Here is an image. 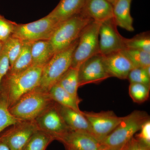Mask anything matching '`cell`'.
Wrapping results in <instances>:
<instances>
[{
    "instance_id": "7a4b0ae2",
    "label": "cell",
    "mask_w": 150,
    "mask_h": 150,
    "mask_svg": "<svg viewBox=\"0 0 150 150\" xmlns=\"http://www.w3.org/2000/svg\"><path fill=\"white\" fill-rule=\"evenodd\" d=\"M54 103L48 92L35 88L23 95L8 109L19 120L33 121Z\"/></svg>"
},
{
    "instance_id": "5b68a950",
    "label": "cell",
    "mask_w": 150,
    "mask_h": 150,
    "mask_svg": "<svg viewBox=\"0 0 150 150\" xmlns=\"http://www.w3.org/2000/svg\"><path fill=\"white\" fill-rule=\"evenodd\" d=\"M92 21H93L80 13L59 23L49 40L54 54L71 45L79 38L82 30Z\"/></svg>"
},
{
    "instance_id": "f546056e",
    "label": "cell",
    "mask_w": 150,
    "mask_h": 150,
    "mask_svg": "<svg viewBox=\"0 0 150 150\" xmlns=\"http://www.w3.org/2000/svg\"><path fill=\"white\" fill-rule=\"evenodd\" d=\"M16 23L7 19L0 14V40L3 43L13 34Z\"/></svg>"
},
{
    "instance_id": "484cf974",
    "label": "cell",
    "mask_w": 150,
    "mask_h": 150,
    "mask_svg": "<svg viewBox=\"0 0 150 150\" xmlns=\"http://www.w3.org/2000/svg\"><path fill=\"white\" fill-rule=\"evenodd\" d=\"M21 121L11 114L6 100L0 94V134L7 128Z\"/></svg>"
},
{
    "instance_id": "d6986e66",
    "label": "cell",
    "mask_w": 150,
    "mask_h": 150,
    "mask_svg": "<svg viewBox=\"0 0 150 150\" xmlns=\"http://www.w3.org/2000/svg\"><path fill=\"white\" fill-rule=\"evenodd\" d=\"M31 53L33 67H44L54 55L51 43L48 40L32 42Z\"/></svg>"
},
{
    "instance_id": "4fadbf2b",
    "label": "cell",
    "mask_w": 150,
    "mask_h": 150,
    "mask_svg": "<svg viewBox=\"0 0 150 150\" xmlns=\"http://www.w3.org/2000/svg\"><path fill=\"white\" fill-rule=\"evenodd\" d=\"M57 140L67 150H103L105 148L92 134L84 131H70Z\"/></svg>"
},
{
    "instance_id": "4316f807",
    "label": "cell",
    "mask_w": 150,
    "mask_h": 150,
    "mask_svg": "<svg viewBox=\"0 0 150 150\" xmlns=\"http://www.w3.org/2000/svg\"><path fill=\"white\" fill-rule=\"evenodd\" d=\"M23 44L22 40L12 36L4 42L3 47L8 57L10 67L20 54Z\"/></svg>"
},
{
    "instance_id": "d6a6232c",
    "label": "cell",
    "mask_w": 150,
    "mask_h": 150,
    "mask_svg": "<svg viewBox=\"0 0 150 150\" xmlns=\"http://www.w3.org/2000/svg\"><path fill=\"white\" fill-rule=\"evenodd\" d=\"M120 150H150V148L134 137Z\"/></svg>"
},
{
    "instance_id": "9a60e30c",
    "label": "cell",
    "mask_w": 150,
    "mask_h": 150,
    "mask_svg": "<svg viewBox=\"0 0 150 150\" xmlns=\"http://www.w3.org/2000/svg\"><path fill=\"white\" fill-rule=\"evenodd\" d=\"M81 13L93 21L101 23L113 18V6L107 0H85Z\"/></svg>"
},
{
    "instance_id": "4dcf8cb0",
    "label": "cell",
    "mask_w": 150,
    "mask_h": 150,
    "mask_svg": "<svg viewBox=\"0 0 150 150\" xmlns=\"http://www.w3.org/2000/svg\"><path fill=\"white\" fill-rule=\"evenodd\" d=\"M140 132L135 136V138L150 148V121H146L142 125Z\"/></svg>"
},
{
    "instance_id": "6da1fadb",
    "label": "cell",
    "mask_w": 150,
    "mask_h": 150,
    "mask_svg": "<svg viewBox=\"0 0 150 150\" xmlns=\"http://www.w3.org/2000/svg\"><path fill=\"white\" fill-rule=\"evenodd\" d=\"M43 68L32 66L16 74H6L0 85V94L5 98L8 108L25 94L38 86Z\"/></svg>"
},
{
    "instance_id": "cb8c5ba5",
    "label": "cell",
    "mask_w": 150,
    "mask_h": 150,
    "mask_svg": "<svg viewBox=\"0 0 150 150\" xmlns=\"http://www.w3.org/2000/svg\"><path fill=\"white\" fill-rule=\"evenodd\" d=\"M123 42L125 49L140 50L150 53L149 33H142L131 38H124Z\"/></svg>"
},
{
    "instance_id": "9c48e42d",
    "label": "cell",
    "mask_w": 150,
    "mask_h": 150,
    "mask_svg": "<svg viewBox=\"0 0 150 150\" xmlns=\"http://www.w3.org/2000/svg\"><path fill=\"white\" fill-rule=\"evenodd\" d=\"M82 113L90 125L93 136L101 143L123 118L117 116L111 110L99 112L83 111Z\"/></svg>"
},
{
    "instance_id": "7402d4cb",
    "label": "cell",
    "mask_w": 150,
    "mask_h": 150,
    "mask_svg": "<svg viewBox=\"0 0 150 150\" xmlns=\"http://www.w3.org/2000/svg\"><path fill=\"white\" fill-rule=\"evenodd\" d=\"M57 83L69 93L79 97V69L70 67L61 77Z\"/></svg>"
},
{
    "instance_id": "277c9868",
    "label": "cell",
    "mask_w": 150,
    "mask_h": 150,
    "mask_svg": "<svg viewBox=\"0 0 150 150\" xmlns=\"http://www.w3.org/2000/svg\"><path fill=\"white\" fill-rule=\"evenodd\" d=\"M78 38L69 47L54 54L43 67L40 82L36 88L48 92L52 86L57 83L71 67L73 53L77 45Z\"/></svg>"
},
{
    "instance_id": "3957f363",
    "label": "cell",
    "mask_w": 150,
    "mask_h": 150,
    "mask_svg": "<svg viewBox=\"0 0 150 150\" xmlns=\"http://www.w3.org/2000/svg\"><path fill=\"white\" fill-rule=\"evenodd\" d=\"M149 119V116L146 112L134 110L129 115L123 117L118 126L101 143L105 147L121 150Z\"/></svg>"
},
{
    "instance_id": "d4e9b609",
    "label": "cell",
    "mask_w": 150,
    "mask_h": 150,
    "mask_svg": "<svg viewBox=\"0 0 150 150\" xmlns=\"http://www.w3.org/2000/svg\"><path fill=\"white\" fill-rule=\"evenodd\" d=\"M122 52L134 68H146L150 66V53L140 50L124 49Z\"/></svg>"
},
{
    "instance_id": "f1b7e54d",
    "label": "cell",
    "mask_w": 150,
    "mask_h": 150,
    "mask_svg": "<svg viewBox=\"0 0 150 150\" xmlns=\"http://www.w3.org/2000/svg\"><path fill=\"white\" fill-rule=\"evenodd\" d=\"M127 79L130 83L143 84L150 87V76L144 68H134L129 73Z\"/></svg>"
},
{
    "instance_id": "44dd1931",
    "label": "cell",
    "mask_w": 150,
    "mask_h": 150,
    "mask_svg": "<svg viewBox=\"0 0 150 150\" xmlns=\"http://www.w3.org/2000/svg\"><path fill=\"white\" fill-rule=\"evenodd\" d=\"M31 44L32 42L23 41L21 52L13 64L10 67L8 74H16L32 67Z\"/></svg>"
},
{
    "instance_id": "2e32d148",
    "label": "cell",
    "mask_w": 150,
    "mask_h": 150,
    "mask_svg": "<svg viewBox=\"0 0 150 150\" xmlns=\"http://www.w3.org/2000/svg\"><path fill=\"white\" fill-rule=\"evenodd\" d=\"M55 105L65 123L71 131H84L92 135L91 127L83 114V111L77 112L56 102Z\"/></svg>"
},
{
    "instance_id": "74e56055",
    "label": "cell",
    "mask_w": 150,
    "mask_h": 150,
    "mask_svg": "<svg viewBox=\"0 0 150 150\" xmlns=\"http://www.w3.org/2000/svg\"><path fill=\"white\" fill-rule=\"evenodd\" d=\"M130 1H132V0H130Z\"/></svg>"
},
{
    "instance_id": "e0dca14e",
    "label": "cell",
    "mask_w": 150,
    "mask_h": 150,
    "mask_svg": "<svg viewBox=\"0 0 150 150\" xmlns=\"http://www.w3.org/2000/svg\"><path fill=\"white\" fill-rule=\"evenodd\" d=\"M85 0H61L48 15L58 23L64 21L81 13Z\"/></svg>"
},
{
    "instance_id": "ffe728a7",
    "label": "cell",
    "mask_w": 150,
    "mask_h": 150,
    "mask_svg": "<svg viewBox=\"0 0 150 150\" xmlns=\"http://www.w3.org/2000/svg\"><path fill=\"white\" fill-rule=\"evenodd\" d=\"M48 93L54 102L70 108L79 112H82L79 108L80 103L82 100L73 96L62 88L59 84L56 83L50 89Z\"/></svg>"
},
{
    "instance_id": "8992f818",
    "label": "cell",
    "mask_w": 150,
    "mask_h": 150,
    "mask_svg": "<svg viewBox=\"0 0 150 150\" xmlns=\"http://www.w3.org/2000/svg\"><path fill=\"white\" fill-rule=\"evenodd\" d=\"M100 23L92 21L82 30L73 53L71 67L79 69L84 62L99 54V29Z\"/></svg>"
},
{
    "instance_id": "d590c367",
    "label": "cell",
    "mask_w": 150,
    "mask_h": 150,
    "mask_svg": "<svg viewBox=\"0 0 150 150\" xmlns=\"http://www.w3.org/2000/svg\"><path fill=\"white\" fill-rule=\"evenodd\" d=\"M109 2V3H110L112 5H113L114 4H115V2L117 1V0H107Z\"/></svg>"
},
{
    "instance_id": "8fae6325",
    "label": "cell",
    "mask_w": 150,
    "mask_h": 150,
    "mask_svg": "<svg viewBox=\"0 0 150 150\" xmlns=\"http://www.w3.org/2000/svg\"><path fill=\"white\" fill-rule=\"evenodd\" d=\"M113 18L100 23L99 29L100 54L106 55L125 49L124 37L117 29Z\"/></svg>"
},
{
    "instance_id": "30bf717a",
    "label": "cell",
    "mask_w": 150,
    "mask_h": 150,
    "mask_svg": "<svg viewBox=\"0 0 150 150\" xmlns=\"http://www.w3.org/2000/svg\"><path fill=\"white\" fill-rule=\"evenodd\" d=\"M110 77L105 67L103 55L100 53L87 59L79 68V87L98 83Z\"/></svg>"
},
{
    "instance_id": "603a6c76",
    "label": "cell",
    "mask_w": 150,
    "mask_h": 150,
    "mask_svg": "<svg viewBox=\"0 0 150 150\" xmlns=\"http://www.w3.org/2000/svg\"><path fill=\"white\" fill-rule=\"evenodd\" d=\"M54 140V137L50 134L38 130L33 134L22 150H46Z\"/></svg>"
},
{
    "instance_id": "7c38bea8",
    "label": "cell",
    "mask_w": 150,
    "mask_h": 150,
    "mask_svg": "<svg viewBox=\"0 0 150 150\" xmlns=\"http://www.w3.org/2000/svg\"><path fill=\"white\" fill-rule=\"evenodd\" d=\"M39 130L53 136L55 140L71 130L67 126L55 105V102L34 120Z\"/></svg>"
},
{
    "instance_id": "52a82bcc",
    "label": "cell",
    "mask_w": 150,
    "mask_h": 150,
    "mask_svg": "<svg viewBox=\"0 0 150 150\" xmlns=\"http://www.w3.org/2000/svg\"><path fill=\"white\" fill-rule=\"evenodd\" d=\"M59 23L48 15L29 23H16L12 36L26 42L49 40Z\"/></svg>"
},
{
    "instance_id": "ba28073f",
    "label": "cell",
    "mask_w": 150,
    "mask_h": 150,
    "mask_svg": "<svg viewBox=\"0 0 150 150\" xmlns=\"http://www.w3.org/2000/svg\"><path fill=\"white\" fill-rule=\"evenodd\" d=\"M39 130L34 120L21 121L0 134V139L11 150H22L33 134Z\"/></svg>"
},
{
    "instance_id": "ac0fdd59",
    "label": "cell",
    "mask_w": 150,
    "mask_h": 150,
    "mask_svg": "<svg viewBox=\"0 0 150 150\" xmlns=\"http://www.w3.org/2000/svg\"><path fill=\"white\" fill-rule=\"evenodd\" d=\"M131 1L117 0L113 6V19L117 26L133 31V19L130 13Z\"/></svg>"
},
{
    "instance_id": "8d00e7d4",
    "label": "cell",
    "mask_w": 150,
    "mask_h": 150,
    "mask_svg": "<svg viewBox=\"0 0 150 150\" xmlns=\"http://www.w3.org/2000/svg\"><path fill=\"white\" fill-rule=\"evenodd\" d=\"M103 150H116L115 149H110V148H108L105 147L104 148Z\"/></svg>"
},
{
    "instance_id": "5bb4252c",
    "label": "cell",
    "mask_w": 150,
    "mask_h": 150,
    "mask_svg": "<svg viewBox=\"0 0 150 150\" xmlns=\"http://www.w3.org/2000/svg\"><path fill=\"white\" fill-rule=\"evenodd\" d=\"M103 62L110 77L120 79H127L128 75L134 67L122 51L103 55Z\"/></svg>"
},
{
    "instance_id": "e575fe53",
    "label": "cell",
    "mask_w": 150,
    "mask_h": 150,
    "mask_svg": "<svg viewBox=\"0 0 150 150\" xmlns=\"http://www.w3.org/2000/svg\"><path fill=\"white\" fill-rule=\"evenodd\" d=\"M3 45H4V43L0 40V56L1 54L2 51Z\"/></svg>"
},
{
    "instance_id": "83f0119b",
    "label": "cell",
    "mask_w": 150,
    "mask_h": 150,
    "mask_svg": "<svg viewBox=\"0 0 150 150\" xmlns=\"http://www.w3.org/2000/svg\"><path fill=\"white\" fill-rule=\"evenodd\" d=\"M149 87L143 84L130 83L129 94L134 102L142 103L146 101L149 96Z\"/></svg>"
},
{
    "instance_id": "1f68e13d",
    "label": "cell",
    "mask_w": 150,
    "mask_h": 150,
    "mask_svg": "<svg viewBox=\"0 0 150 150\" xmlns=\"http://www.w3.org/2000/svg\"><path fill=\"white\" fill-rule=\"evenodd\" d=\"M10 65L5 50L3 48L2 51L0 56V85L3 78L9 69Z\"/></svg>"
},
{
    "instance_id": "836d02e7",
    "label": "cell",
    "mask_w": 150,
    "mask_h": 150,
    "mask_svg": "<svg viewBox=\"0 0 150 150\" xmlns=\"http://www.w3.org/2000/svg\"><path fill=\"white\" fill-rule=\"evenodd\" d=\"M0 150H11L6 144L4 142L0 139Z\"/></svg>"
}]
</instances>
